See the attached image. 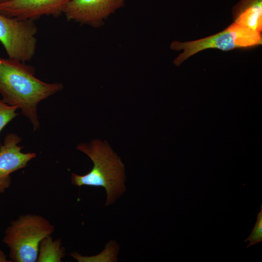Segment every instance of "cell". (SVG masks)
I'll use <instances>...</instances> for the list:
<instances>
[{
	"label": "cell",
	"instance_id": "9",
	"mask_svg": "<svg viewBox=\"0 0 262 262\" xmlns=\"http://www.w3.org/2000/svg\"><path fill=\"white\" fill-rule=\"evenodd\" d=\"M234 22L252 31L262 30V0H240L232 8Z\"/></svg>",
	"mask_w": 262,
	"mask_h": 262
},
{
	"label": "cell",
	"instance_id": "10",
	"mask_svg": "<svg viewBox=\"0 0 262 262\" xmlns=\"http://www.w3.org/2000/svg\"><path fill=\"white\" fill-rule=\"evenodd\" d=\"M37 262H61L65 249L61 247L60 239L53 241L51 235L43 239L40 244Z\"/></svg>",
	"mask_w": 262,
	"mask_h": 262
},
{
	"label": "cell",
	"instance_id": "8",
	"mask_svg": "<svg viewBox=\"0 0 262 262\" xmlns=\"http://www.w3.org/2000/svg\"><path fill=\"white\" fill-rule=\"evenodd\" d=\"M21 138L11 133L0 145V194L3 193L11 184V174L27 165L28 163L36 157L35 153H23V147L18 146Z\"/></svg>",
	"mask_w": 262,
	"mask_h": 262
},
{
	"label": "cell",
	"instance_id": "4",
	"mask_svg": "<svg viewBox=\"0 0 262 262\" xmlns=\"http://www.w3.org/2000/svg\"><path fill=\"white\" fill-rule=\"evenodd\" d=\"M262 43L261 33L233 22L222 31L205 38L184 42L174 41L170 48L174 50H183L174 61V64L179 66L190 57L205 49H216L229 51L251 48Z\"/></svg>",
	"mask_w": 262,
	"mask_h": 262
},
{
	"label": "cell",
	"instance_id": "12",
	"mask_svg": "<svg viewBox=\"0 0 262 262\" xmlns=\"http://www.w3.org/2000/svg\"><path fill=\"white\" fill-rule=\"evenodd\" d=\"M249 241L246 247L254 245L262 241V205L261 210L257 214V221L250 235L244 240Z\"/></svg>",
	"mask_w": 262,
	"mask_h": 262
},
{
	"label": "cell",
	"instance_id": "6",
	"mask_svg": "<svg viewBox=\"0 0 262 262\" xmlns=\"http://www.w3.org/2000/svg\"><path fill=\"white\" fill-rule=\"evenodd\" d=\"M125 4V0H70L63 14L67 21L98 28Z\"/></svg>",
	"mask_w": 262,
	"mask_h": 262
},
{
	"label": "cell",
	"instance_id": "13",
	"mask_svg": "<svg viewBox=\"0 0 262 262\" xmlns=\"http://www.w3.org/2000/svg\"><path fill=\"white\" fill-rule=\"evenodd\" d=\"M12 262L11 261H9L7 259V256L4 254V253L0 249V262Z\"/></svg>",
	"mask_w": 262,
	"mask_h": 262
},
{
	"label": "cell",
	"instance_id": "14",
	"mask_svg": "<svg viewBox=\"0 0 262 262\" xmlns=\"http://www.w3.org/2000/svg\"><path fill=\"white\" fill-rule=\"evenodd\" d=\"M10 0H0V3L9 1Z\"/></svg>",
	"mask_w": 262,
	"mask_h": 262
},
{
	"label": "cell",
	"instance_id": "2",
	"mask_svg": "<svg viewBox=\"0 0 262 262\" xmlns=\"http://www.w3.org/2000/svg\"><path fill=\"white\" fill-rule=\"evenodd\" d=\"M93 163L91 170L84 175L72 173L71 183L77 186L102 187L107 193L105 205L112 204L125 191V166L108 143L98 139L81 143L76 147Z\"/></svg>",
	"mask_w": 262,
	"mask_h": 262
},
{
	"label": "cell",
	"instance_id": "7",
	"mask_svg": "<svg viewBox=\"0 0 262 262\" xmlns=\"http://www.w3.org/2000/svg\"><path fill=\"white\" fill-rule=\"evenodd\" d=\"M70 0H10L0 3V14L34 21L41 16L57 17L64 13Z\"/></svg>",
	"mask_w": 262,
	"mask_h": 262
},
{
	"label": "cell",
	"instance_id": "11",
	"mask_svg": "<svg viewBox=\"0 0 262 262\" xmlns=\"http://www.w3.org/2000/svg\"><path fill=\"white\" fill-rule=\"evenodd\" d=\"M17 109L16 106L8 104L2 99L0 100V132L9 122L19 115L16 112Z\"/></svg>",
	"mask_w": 262,
	"mask_h": 262
},
{
	"label": "cell",
	"instance_id": "5",
	"mask_svg": "<svg viewBox=\"0 0 262 262\" xmlns=\"http://www.w3.org/2000/svg\"><path fill=\"white\" fill-rule=\"evenodd\" d=\"M38 28L33 20L0 14V42L9 59L26 63L34 56Z\"/></svg>",
	"mask_w": 262,
	"mask_h": 262
},
{
	"label": "cell",
	"instance_id": "3",
	"mask_svg": "<svg viewBox=\"0 0 262 262\" xmlns=\"http://www.w3.org/2000/svg\"><path fill=\"white\" fill-rule=\"evenodd\" d=\"M54 230V226L42 216L26 214L10 222L2 241L9 249L12 262H35L42 240Z\"/></svg>",
	"mask_w": 262,
	"mask_h": 262
},
{
	"label": "cell",
	"instance_id": "1",
	"mask_svg": "<svg viewBox=\"0 0 262 262\" xmlns=\"http://www.w3.org/2000/svg\"><path fill=\"white\" fill-rule=\"evenodd\" d=\"M35 68L26 63L0 57V94L9 105L16 106L31 122L40 127L37 107L40 102L63 88L61 83H47L35 76Z\"/></svg>",
	"mask_w": 262,
	"mask_h": 262
}]
</instances>
